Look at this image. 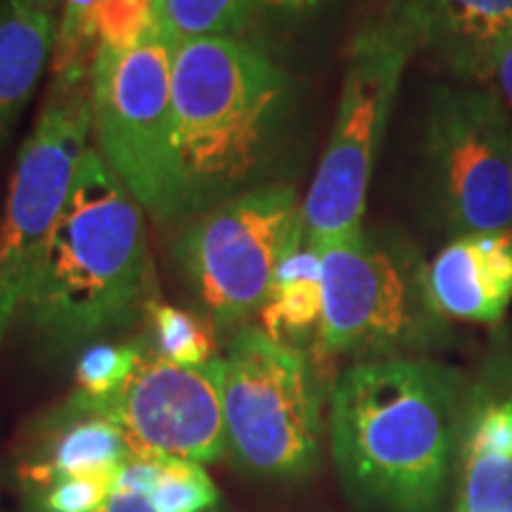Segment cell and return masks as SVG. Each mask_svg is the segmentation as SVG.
<instances>
[{
  "instance_id": "cell-17",
  "label": "cell",
  "mask_w": 512,
  "mask_h": 512,
  "mask_svg": "<svg viewBox=\"0 0 512 512\" xmlns=\"http://www.w3.org/2000/svg\"><path fill=\"white\" fill-rule=\"evenodd\" d=\"M261 330L285 347L306 354L318 347L323 320V261L320 252L302 245L280 264L268 302L261 309Z\"/></svg>"
},
{
  "instance_id": "cell-9",
  "label": "cell",
  "mask_w": 512,
  "mask_h": 512,
  "mask_svg": "<svg viewBox=\"0 0 512 512\" xmlns=\"http://www.w3.org/2000/svg\"><path fill=\"white\" fill-rule=\"evenodd\" d=\"M411 57V50L377 22L358 31L351 43L328 147L302 200L306 247L325 252L366 228L370 178Z\"/></svg>"
},
{
  "instance_id": "cell-24",
  "label": "cell",
  "mask_w": 512,
  "mask_h": 512,
  "mask_svg": "<svg viewBox=\"0 0 512 512\" xmlns=\"http://www.w3.org/2000/svg\"><path fill=\"white\" fill-rule=\"evenodd\" d=\"M328 0H242L247 22V36H252V29L264 22H292V19H302Z\"/></svg>"
},
{
  "instance_id": "cell-7",
  "label": "cell",
  "mask_w": 512,
  "mask_h": 512,
  "mask_svg": "<svg viewBox=\"0 0 512 512\" xmlns=\"http://www.w3.org/2000/svg\"><path fill=\"white\" fill-rule=\"evenodd\" d=\"M512 114L486 83H439L420 138L425 204L448 238L512 230Z\"/></svg>"
},
{
  "instance_id": "cell-15",
  "label": "cell",
  "mask_w": 512,
  "mask_h": 512,
  "mask_svg": "<svg viewBox=\"0 0 512 512\" xmlns=\"http://www.w3.org/2000/svg\"><path fill=\"white\" fill-rule=\"evenodd\" d=\"M456 512H512V394L467 401Z\"/></svg>"
},
{
  "instance_id": "cell-8",
  "label": "cell",
  "mask_w": 512,
  "mask_h": 512,
  "mask_svg": "<svg viewBox=\"0 0 512 512\" xmlns=\"http://www.w3.org/2000/svg\"><path fill=\"white\" fill-rule=\"evenodd\" d=\"M171 38L159 22L126 53L98 48L91 72L100 157L157 223H178Z\"/></svg>"
},
{
  "instance_id": "cell-14",
  "label": "cell",
  "mask_w": 512,
  "mask_h": 512,
  "mask_svg": "<svg viewBox=\"0 0 512 512\" xmlns=\"http://www.w3.org/2000/svg\"><path fill=\"white\" fill-rule=\"evenodd\" d=\"M131 458L133 451L114 422L67 399L31 422L19 477L36 494L64 477L121 467Z\"/></svg>"
},
{
  "instance_id": "cell-1",
  "label": "cell",
  "mask_w": 512,
  "mask_h": 512,
  "mask_svg": "<svg viewBox=\"0 0 512 512\" xmlns=\"http://www.w3.org/2000/svg\"><path fill=\"white\" fill-rule=\"evenodd\" d=\"M178 223L278 181L297 117V81L254 36L178 43L171 69Z\"/></svg>"
},
{
  "instance_id": "cell-2",
  "label": "cell",
  "mask_w": 512,
  "mask_h": 512,
  "mask_svg": "<svg viewBox=\"0 0 512 512\" xmlns=\"http://www.w3.org/2000/svg\"><path fill=\"white\" fill-rule=\"evenodd\" d=\"M463 377L420 356L356 361L330 394L328 434L344 489L382 512H434L463 434Z\"/></svg>"
},
{
  "instance_id": "cell-21",
  "label": "cell",
  "mask_w": 512,
  "mask_h": 512,
  "mask_svg": "<svg viewBox=\"0 0 512 512\" xmlns=\"http://www.w3.org/2000/svg\"><path fill=\"white\" fill-rule=\"evenodd\" d=\"M145 347L140 342H98L83 351L76 363V389L81 399L100 401L117 394L140 363Z\"/></svg>"
},
{
  "instance_id": "cell-25",
  "label": "cell",
  "mask_w": 512,
  "mask_h": 512,
  "mask_svg": "<svg viewBox=\"0 0 512 512\" xmlns=\"http://www.w3.org/2000/svg\"><path fill=\"white\" fill-rule=\"evenodd\" d=\"M489 86L501 95L512 114V31L503 38L494 55V64H491V79Z\"/></svg>"
},
{
  "instance_id": "cell-12",
  "label": "cell",
  "mask_w": 512,
  "mask_h": 512,
  "mask_svg": "<svg viewBox=\"0 0 512 512\" xmlns=\"http://www.w3.org/2000/svg\"><path fill=\"white\" fill-rule=\"evenodd\" d=\"M377 24L456 81L489 86L496 50L512 31V0H389Z\"/></svg>"
},
{
  "instance_id": "cell-16",
  "label": "cell",
  "mask_w": 512,
  "mask_h": 512,
  "mask_svg": "<svg viewBox=\"0 0 512 512\" xmlns=\"http://www.w3.org/2000/svg\"><path fill=\"white\" fill-rule=\"evenodd\" d=\"M57 0H0V155L50 64Z\"/></svg>"
},
{
  "instance_id": "cell-3",
  "label": "cell",
  "mask_w": 512,
  "mask_h": 512,
  "mask_svg": "<svg viewBox=\"0 0 512 512\" xmlns=\"http://www.w3.org/2000/svg\"><path fill=\"white\" fill-rule=\"evenodd\" d=\"M152 302L157 275L143 207L88 147L17 325L48 356H67L133 328Z\"/></svg>"
},
{
  "instance_id": "cell-27",
  "label": "cell",
  "mask_w": 512,
  "mask_h": 512,
  "mask_svg": "<svg viewBox=\"0 0 512 512\" xmlns=\"http://www.w3.org/2000/svg\"><path fill=\"white\" fill-rule=\"evenodd\" d=\"M29 512H38V510H34V508H29Z\"/></svg>"
},
{
  "instance_id": "cell-4",
  "label": "cell",
  "mask_w": 512,
  "mask_h": 512,
  "mask_svg": "<svg viewBox=\"0 0 512 512\" xmlns=\"http://www.w3.org/2000/svg\"><path fill=\"white\" fill-rule=\"evenodd\" d=\"M302 245V200L290 183H271L185 219L171 261L216 335H235L259 316L280 264Z\"/></svg>"
},
{
  "instance_id": "cell-23",
  "label": "cell",
  "mask_w": 512,
  "mask_h": 512,
  "mask_svg": "<svg viewBox=\"0 0 512 512\" xmlns=\"http://www.w3.org/2000/svg\"><path fill=\"white\" fill-rule=\"evenodd\" d=\"M157 3L159 0H100L95 10L100 48L114 53L136 48L159 22Z\"/></svg>"
},
{
  "instance_id": "cell-5",
  "label": "cell",
  "mask_w": 512,
  "mask_h": 512,
  "mask_svg": "<svg viewBox=\"0 0 512 512\" xmlns=\"http://www.w3.org/2000/svg\"><path fill=\"white\" fill-rule=\"evenodd\" d=\"M221 394L235 470L264 482H302L318 470L323 389L309 354L245 325L221 354Z\"/></svg>"
},
{
  "instance_id": "cell-18",
  "label": "cell",
  "mask_w": 512,
  "mask_h": 512,
  "mask_svg": "<svg viewBox=\"0 0 512 512\" xmlns=\"http://www.w3.org/2000/svg\"><path fill=\"white\" fill-rule=\"evenodd\" d=\"M147 320L155 335V349L159 356L183 366H202L216 356V330L209 320L197 311L176 309L164 302H152L147 309Z\"/></svg>"
},
{
  "instance_id": "cell-13",
  "label": "cell",
  "mask_w": 512,
  "mask_h": 512,
  "mask_svg": "<svg viewBox=\"0 0 512 512\" xmlns=\"http://www.w3.org/2000/svg\"><path fill=\"white\" fill-rule=\"evenodd\" d=\"M427 290L444 320L498 323L512 302V230L451 238L427 264Z\"/></svg>"
},
{
  "instance_id": "cell-6",
  "label": "cell",
  "mask_w": 512,
  "mask_h": 512,
  "mask_svg": "<svg viewBox=\"0 0 512 512\" xmlns=\"http://www.w3.org/2000/svg\"><path fill=\"white\" fill-rule=\"evenodd\" d=\"M323 320L318 349L358 361L411 356L444 332L427 290V261L401 235L363 228L320 252Z\"/></svg>"
},
{
  "instance_id": "cell-11",
  "label": "cell",
  "mask_w": 512,
  "mask_h": 512,
  "mask_svg": "<svg viewBox=\"0 0 512 512\" xmlns=\"http://www.w3.org/2000/svg\"><path fill=\"white\" fill-rule=\"evenodd\" d=\"M69 401L114 422L133 456L200 465L226 458L221 356L202 366H183L145 344L140 363L117 394L88 401L72 392Z\"/></svg>"
},
{
  "instance_id": "cell-19",
  "label": "cell",
  "mask_w": 512,
  "mask_h": 512,
  "mask_svg": "<svg viewBox=\"0 0 512 512\" xmlns=\"http://www.w3.org/2000/svg\"><path fill=\"white\" fill-rule=\"evenodd\" d=\"M157 19L171 43L209 36H247L242 0H159Z\"/></svg>"
},
{
  "instance_id": "cell-26",
  "label": "cell",
  "mask_w": 512,
  "mask_h": 512,
  "mask_svg": "<svg viewBox=\"0 0 512 512\" xmlns=\"http://www.w3.org/2000/svg\"><path fill=\"white\" fill-rule=\"evenodd\" d=\"M95 512H157V510L152 508V503L147 501V496L117 489Z\"/></svg>"
},
{
  "instance_id": "cell-10",
  "label": "cell",
  "mask_w": 512,
  "mask_h": 512,
  "mask_svg": "<svg viewBox=\"0 0 512 512\" xmlns=\"http://www.w3.org/2000/svg\"><path fill=\"white\" fill-rule=\"evenodd\" d=\"M91 133V79H50L36 124L17 152L0 214V344L17 325Z\"/></svg>"
},
{
  "instance_id": "cell-28",
  "label": "cell",
  "mask_w": 512,
  "mask_h": 512,
  "mask_svg": "<svg viewBox=\"0 0 512 512\" xmlns=\"http://www.w3.org/2000/svg\"><path fill=\"white\" fill-rule=\"evenodd\" d=\"M510 171H512V159H510Z\"/></svg>"
},
{
  "instance_id": "cell-20",
  "label": "cell",
  "mask_w": 512,
  "mask_h": 512,
  "mask_svg": "<svg viewBox=\"0 0 512 512\" xmlns=\"http://www.w3.org/2000/svg\"><path fill=\"white\" fill-rule=\"evenodd\" d=\"M147 501L157 512H207L221 496L200 463L159 456V477Z\"/></svg>"
},
{
  "instance_id": "cell-22",
  "label": "cell",
  "mask_w": 512,
  "mask_h": 512,
  "mask_svg": "<svg viewBox=\"0 0 512 512\" xmlns=\"http://www.w3.org/2000/svg\"><path fill=\"white\" fill-rule=\"evenodd\" d=\"M121 467L83 472L36 491L31 508L38 512H95L117 491Z\"/></svg>"
}]
</instances>
